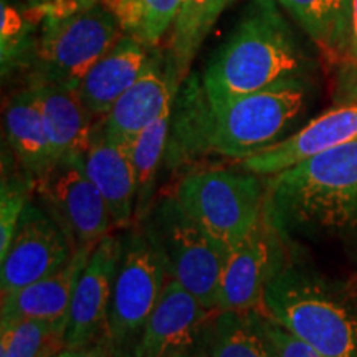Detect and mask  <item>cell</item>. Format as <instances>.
Masks as SVG:
<instances>
[{
  "mask_svg": "<svg viewBox=\"0 0 357 357\" xmlns=\"http://www.w3.org/2000/svg\"><path fill=\"white\" fill-rule=\"evenodd\" d=\"M265 178V217L283 240L357 230V139Z\"/></svg>",
  "mask_w": 357,
  "mask_h": 357,
  "instance_id": "6da1fadb",
  "label": "cell"
},
{
  "mask_svg": "<svg viewBox=\"0 0 357 357\" xmlns=\"http://www.w3.org/2000/svg\"><path fill=\"white\" fill-rule=\"evenodd\" d=\"M310 61L275 0H252L208 61L202 83L212 108L289 78H303Z\"/></svg>",
  "mask_w": 357,
  "mask_h": 357,
  "instance_id": "7a4b0ae2",
  "label": "cell"
},
{
  "mask_svg": "<svg viewBox=\"0 0 357 357\" xmlns=\"http://www.w3.org/2000/svg\"><path fill=\"white\" fill-rule=\"evenodd\" d=\"M261 311L326 357H357V289L284 265L268 283Z\"/></svg>",
  "mask_w": 357,
  "mask_h": 357,
  "instance_id": "3957f363",
  "label": "cell"
},
{
  "mask_svg": "<svg viewBox=\"0 0 357 357\" xmlns=\"http://www.w3.org/2000/svg\"><path fill=\"white\" fill-rule=\"evenodd\" d=\"M118 19L101 0L60 15L43 17L30 61V83L78 89L84 75L121 38Z\"/></svg>",
  "mask_w": 357,
  "mask_h": 357,
  "instance_id": "277c9868",
  "label": "cell"
},
{
  "mask_svg": "<svg viewBox=\"0 0 357 357\" xmlns=\"http://www.w3.org/2000/svg\"><path fill=\"white\" fill-rule=\"evenodd\" d=\"M181 207L227 250L252 234L265 217L266 178L234 169H200L177 184Z\"/></svg>",
  "mask_w": 357,
  "mask_h": 357,
  "instance_id": "5b68a950",
  "label": "cell"
},
{
  "mask_svg": "<svg viewBox=\"0 0 357 357\" xmlns=\"http://www.w3.org/2000/svg\"><path fill=\"white\" fill-rule=\"evenodd\" d=\"M142 222V231L158 248L169 278L182 284L205 307L217 310L229 250L181 207L174 194L153 204Z\"/></svg>",
  "mask_w": 357,
  "mask_h": 357,
  "instance_id": "8992f818",
  "label": "cell"
},
{
  "mask_svg": "<svg viewBox=\"0 0 357 357\" xmlns=\"http://www.w3.org/2000/svg\"><path fill=\"white\" fill-rule=\"evenodd\" d=\"M306 100L305 79L289 78L212 108V153L243 160L268 149L281 141Z\"/></svg>",
  "mask_w": 357,
  "mask_h": 357,
  "instance_id": "52a82bcc",
  "label": "cell"
},
{
  "mask_svg": "<svg viewBox=\"0 0 357 357\" xmlns=\"http://www.w3.org/2000/svg\"><path fill=\"white\" fill-rule=\"evenodd\" d=\"M167 281L166 265L144 231L124 234L108 316L111 356L137 357L146 324Z\"/></svg>",
  "mask_w": 357,
  "mask_h": 357,
  "instance_id": "ba28073f",
  "label": "cell"
},
{
  "mask_svg": "<svg viewBox=\"0 0 357 357\" xmlns=\"http://www.w3.org/2000/svg\"><path fill=\"white\" fill-rule=\"evenodd\" d=\"M35 194L65 234L73 253L95 248L114 229L105 199L84 171V158L55 164L37 178Z\"/></svg>",
  "mask_w": 357,
  "mask_h": 357,
  "instance_id": "9c48e42d",
  "label": "cell"
},
{
  "mask_svg": "<svg viewBox=\"0 0 357 357\" xmlns=\"http://www.w3.org/2000/svg\"><path fill=\"white\" fill-rule=\"evenodd\" d=\"M283 242V236L263 217L252 234L229 250L218 291V311L261 310L268 283L284 266Z\"/></svg>",
  "mask_w": 357,
  "mask_h": 357,
  "instance_id": "30bf717a",
  "label": "cell"
},
{
  "mask_svg": "<svg viewBox=\"0 0 357 357\" xmlns=\"http://www.w3.org/2000/svg\"><path fill=\"white\" fill-rule=\"evenodd\" d=\"M121 247L123 236L109 234L93 250L71 300L65 336L66 349H108L109 305Z\"/></svg>",
  "mask_w": 357,
  "mask_h": 357,
  "instance_id": "8fae6325",
  "label": "cell"
},
{
  "mask_svg": "<svg viewBox=\"0 0 357 357\" xmlns=\"http://www.w3.org/2000/svg\"><path fill=\"white\" fill-rule=\"evenodd\" d=\"M73 257V248L42 205H26L13 242L2 258L0 291L7 296L60 270Z\"/></svg>",
  "mask_w": 357,
  "mask_h": 357,
  "instance_id": "7c38bea8",
  "label": "cell"
},
{
  "mask_svg": "<svg viewBox=\"0 0 357 357\" xmlns=\"http://www.w3.org/2000/svg\"><path fill=\"white\" fill-rule=\"evenodd\" d=\"M215 312L217 310L205 307L182 284L169 278L146 324L137 357L195 356Z\"/></svg>",
  "mask_w": 357,
  "mask_h": 357,
  "instance_id": "4fadbf2b",
  "label": "cell"
},
{
  "mask_svg": "<svg viewBox=\"0 0 357 357\" xmlns=\"http://www.w3.org/2000/svg\"><path fill=\"white\" fill-rule=\"evenodd\" d=\"M354 139H357V102H351L321 114L293 136L240 160V167L257 176L270 177Z\"/></svg>",
  "mask_w": 357,
  "mask_h": 357,
  "instance_id": "5bb4252c",
  "label": "cell"
},
{
  "mask_svg": "<svg viewBox=\"0 0 357 357\" xmlns=\"http://www.w3.org/2000/svg\"><path fill=\"white\" fill-rule=\"evenodd\" d=\"M178 91L166 73V56L151 52L144 71L137 82L114 102L96 126L109 139L129 146L139 132L154 123L171 106Z\"/></svg>",
  "mask_w": 357,
  "mask_h": 357,
  "instance_id": "9a60e30c",
  "label": "cell"
},
{
  "mask_svg": "<svg viewBox=\"0 0 357 357\" xmlns=\"http://www.w3.org/2000/svg\"><path fill=\"white\" fill-rule=\"evenodd\" d=\"M84 171L105 199L114 229H128L137 204L136 174L128 146L106 137L95 123Z\"/></svg>",
  "mask_w": 357,
  "mask_h": 357,
  "instance_id": "2e32d148",
  "label": "cell"
},
{
  "mask_svg": "<svg viewBox=\"0 0 357 357\" xmlns=\"http://www.w3.org/2000/svg\"><path fill=\"white\" fill-rule=\"evenodd\" d=\"M95 248H83L73 253L70 261L47 278L2 296L0 324H12L26 319L66 321L78 278Z\"/></svg>",
  "mask_w": 357,
  "mask_h": 357,
  "instance_id": "e0dca14e",
  "label": "cell"
},
{
  "mask_svg": "<svg viewBox=\"0 0 357 357\" xmlns=\"http://www.w3.org/2000/svg\"><path fill=\"white\" fill-rule=\"evenodd\" d=\"M151 50L154 48H147L123 33L84 75L78 86V95L96 121L137 82L149 61Z\"/></svg>",
  "mask_w": 357,
  "mask_h": 357,
  "instance_id": "ac0fdd59",
  "label": "cell"
},
{
  "mask_svg": "<svg viewBox=\"0 0 357 357\" xmlns=\"http://www.w3.org/2000/svg\"><path fill=\"white\" fill-rule=\"evenodd\" d=\"M37 91L45 128L50 139L53 166L86 154L96 119L89 113L78 89L53 83H29Z\"/></svg>",
  "mask_w": 357,
  "mask_h": 357,
  "instance_id": "d6986e66",
  "label": "cell"
},
{
  "mask_svg": "<svg viewBox=\"0 0 357 357\" xmlns=\"http://www.w3.org/2000/svg\"><path fill=\"white\" fill-rule=\"evenodd\" d=\"M3 128L8 154L22 172L37 181L50 171L53 167L50 139L38 95L32 84L8 98L3 111Z\"/></svg>",
  "mask_w": 357,
  "mask_h": 357,
  "instance_id": "ffe728a7",
  "label": "cell"
},
{
  "mask_svg": "<svg viewBox=\"0 0 357 357\" xmlns=\"http://www.w3.org/2000/svg\"><path fill=\"white\" fill-rule=\"evenodd\" d=\"M213 113L197 75H189L178 88L172 105L166 162L181 166L199 154L211 153Z\"/></svg>",
  "mask_w": 357,
  "mask_h": 357,
  "instance_id": "44dd1931",
  "label": "cell"
},
{
  "mask_svg": "<svg viewBox=\"0 0 357 357\" xmlns=\"http://www.w3.org/2000/svg\"><path fill=\"white\" fill-rule=\"evenodd\" d=\"M235 0H182L166 52V73L181 88L194 58L223 10Z\"/></svg>",
  "mask_w": 357,
  "mask_h": 357,
  "instance_id": "7402d4cb",
  "label": "cell"
},
{
  "mask_svg": "<svg viewBox=\"0 0 357 357\" xmlns=\"http://www.w3.org/2000/svg\"><path fill=\"white\" fill-rule=\"evenodd\" d=\"M258 311H217L194 357H278Z\"/></svg>",
  "mask_w": 357,
  "mask_h": 357,
  "instance_id": "603a6c76",
  "label": "cell"
},
{
  "mask_svg": "<svg viewBox=\"0 0 357 357\" xmlns=\"http://www.w3.org/2000/svg\"><path fill=\"white\" fill-rule=\"evenodd\" d=\"M310 38L333 58H346L351 40V0H276Z\"/></svg>",
  "mask_w": 357,
  "mask_h": 357,
  "instance_id": "cb8c5ba5",
  "label": "cell"
},
{
  "mask_svg": "<svg viewBox=\"0 0 357 357\" xmlns=\"http://www.w3.org/2000/svg\"><path fill=\"white\" fill-rule=\"evenodd\" d=\"M172 105L167 106L162 114L154 123H151L144 131L137 134L136 139L128 146L137 182L136 217L139 220H142L153 207L155 181H158L160 166L166 160L172 121Z\"/></svg>",
  "mask_w": 357,
  "mask_h": 357,
  "instance_id": "d4e9b609",
  "label": "cell"
},
{
  "mask_svg": "<svg viewBox=\"0 0 357 357\" xmlns=\"http://www.w3.org/2000/svg\"><path fill=\"white\" fill-rule=\"evenodd\" d=\"M114 13L123 33L155 48L176 24L182 0H101Z\"/></svg>",
  "mask_w": 357,
  "mask_h": 357,
  "instance_id": "484cf974",
  "label": "cell"
},
{
  "mask_svg": "<svg viewBox=\"0 0 357 357\" xmlns=\"http://www.w3.org/2000/svg\"><path fill=\"white\" fill-rule=\"evenodd\" d=\"M66 321L0 324V357H55L65 349Z\"/></svg>",
  "mask_w": 357,
  "mask_h": 357,
  "instance_id": "4316f807",
  "label": "cell"
},
{
  "mask_svg": "<svg viewBox=\"0 0 357 357\" xmlns=\"http://www.w3.org/2000/svg\"><path fill=\"white\" fill-rule=\"evenodd\" d=\"M35 178L26 176L20 169L8 171L2 169V184H0V260L6 257L8 247L13 242L19 225L24 217L26 205L32 202L35 192Z\"/></svg>",
  "mask_w": 357,
  "mask_h": 357,
  "instance_id": "83f0119b",
  "label": "cell"
},
{
  "mask_svg": "<svg viewBox=\"0 0 357 357\" xmlns=\"http://www.w3.org/2000/svg\"><path fill=\"white\" fill-rule=\"evenodd\" d=\"M258 318H260L263 331H265L266 337L273 344L278 357H326L318 349H314V347L303 341V339L294 336L291 331H288L278 321L265 314L261 310L258 311Z\"/></svg>",
  "mask_w": 357,
  "mask_h": 357,
  "instance_id": "f1b7e54d",
  "label": "cell"
},
{
  "mask_svg": "<svg viewBox=\"0 0 357 357\" xmlns=\"http://www.w3.org/2000/svg\"><path fill=\"white\" fill-rule=\"evenodd\" d=\"M26 8L35 17L47 15H60L75 10V8L84 6V3L93 2V0H24Z\"/></svg>",
  "mask_w": 357,
  "mask_h": 357,
  "instance_id": "f546056e",
  "label": "cell"
},
{
  "mask_svg": "<svg viewBox=\"0 0 357 357\" xmlns=\"http://www.w3.org/2000/svg\"><path fill=\"white\" fill-rule=\"evenodd\" d=\"M55 357H113L106 347H82V349H65Z\"/></svg>",
  "mask_w": 357,
  "mask_h": 357,
  "instance_id": "4dcf8cb0",
  "label": "cell"
},
{
  "mask_svg": "<svg viewBox=\"0 0 357 357\" xmlns=\"http://www.w3.org/2000/svg\"><path fill=\"white\" fill-rule=\"evenodd\" d=\"M347 60L357 61V0H351V40Z\"/></svg>",
  "mask_w": 357,
  "mask_h": 357,
  "instance_id": "1f68e13d",
  "label": "cell"
},
{
  "mask_svg": "<svg viewBox=\"0 0 357 357\" xmlns=\"http://www.w3.org/2000/svg\"><path fill=\"white\" fill-rule=\"evenodd\" d=\"M166 357H194L190 354H172V356H166Z\"/></svg>",
  "mask_w": 357,
  "mask_h": 357,
  "instance_id": "d6a6232c",
  "label": "cell"
}]
</instances>
